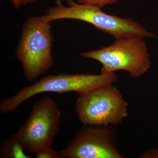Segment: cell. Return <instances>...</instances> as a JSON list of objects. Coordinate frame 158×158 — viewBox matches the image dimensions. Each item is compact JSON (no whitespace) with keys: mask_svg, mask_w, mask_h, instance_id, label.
<instances>
[{"mask_svg":"<svg viewBox=\"0 0 158 158\" xmlns=\"http://www.w3.org/2000/svg\"><path fill=\"white\" fill-rule=\"evenodd\" d=\"M56 0V6L41 16L47 23L62 19L82 21L92 25L99 31L110 34L115 40L125 38L157 37L139 23L130 18L118 17L107 14L95 6L77 3L73 0Z\"/></svg>","mask_w":158,"mask_h":158,"instance_id":"obj_1","label":"cell"},{"mask_svg":"<svg viewBox=\"0 0 158 158\" xmlns=\"http://www.w3.org/2000/svg\"><path fill=\"white\" fill-rule=\"evenodd\" d=\"M117 80L118 77L115 73L50 75L33 85L24 87L13 96L2 100L0 113L4 115L11 113L23 102L40 94L74 92L79 96L98 86L114 84Z\"/></svg>","mask_w":158,"mask_h":158,"instance_id":"obj_2","label":"cell"},{"mask_svg":"<svg viewBox=\"0 0 158 158\" xmlns=\"http://www.w3.org/2000/svg\"><path fill=\"white\" fill-rule=\"evenodd\" d=\"M53 40L50 23L44 21L41 16L29 18L24 23L15 56L29 81H35L53 65Z\"/></svg>","mask_w":158,"mask_h":158,"instance_id":"obj_3","label":"cell"},{"mask_svg":"<svg viewBox=\"0 0 158 158\" xmlns=\"http://www.w3.org/2000/svg\"><path fill=\"white\" fill-rule=\"evenodd\" d=\"M128 107L119 89L106 84L79 95L74 108L84 125L108 126L121 123L128 115Z\"/></svg>","mask_w":158,"mask_h":158,"instance_id":"obj_4","label":"cell"},{"mask_svg":"<svg viewBox=\"0 0 158 158\" xmlns=\"http://www.w3.org/2000/svg\"><path fill=\"white\" fill-rule=\"evenodd\" d=\"M81 56L101 63V73L123 70L132 78H137L147 73L151 67L147 44L143 38L117 40L109 46L83 52Z\"/></svg>","mask_w":158,"mask_h":158,"instance_id":"obj_5","label":"cell"},{"mask_svg":"<svg viewBox=\"0 0 158 158\" xmlns=\"http://www.w3.org/2000/svg\"><path fill=\"white\" fill-rule=\"evenodd\" d=\"M61 114L56 102L50 97L34 103L27 119L12 136L24 150L35 153L51 147L59 134Z\"/></svg>","mask_w":158,"mask_h":158,"instance_id":"obj_6","label":"cell"},{"mask_svg":"<svg viewBox=\"0 0 158 158\" xmlns=\"http://www.w3.org/2000/svg\"><path fill=\"white\" fill-rule=\"evenodd\" d=\"M115 136L111 126L84 125L59 152L61 158H124L116 147Z\"/></svg>","mask_w":158,"mask_h":158,"instance_id":"obj_7","label":"cell"},{"mask_svg":"<svg viewBox=\"0 0 158 158\" xmlns=\"http://www.w3.org/2000/svg\"><path fill=\"white\" fill-rule=\"evenodd\" d=\"M23 148L13 136L4 140L0 148V157L2 158H31L24 152Z\"/></svg>","mask_w":158,"mask_h":158,"instance_id":"obj_8","label":"cell"},{"mask_svg":"<svg viewBox=\"0 0 158 158\" xmlns=\"http://www.w3.org/2000/svg\"><path fill=\"white\" fill-rule=\"evenodd\" d=\"M80 4H85L102 9L105 6L115 4L120 0H77Z\"/></svg>","mask_w":158,"mask_h":158,"instance_id":"obj_9","label":"cell"},{"mask_svg":"<svg viewBox=\"0 0 158 158\" xmlns=\"http://www.w3.org/2000/svg\"><path fill=\"white\" fill-rule=\"evenodd\" d=\"M37 158H61L60 152H58L51 147L40 150L34 153Z\"/></svg>","mask_w":158,"mask_h":158,"instance_id":"obj_10","label":"cell"},{"mask_svg":"<svg viewBox=\"0 0 158 158\" xmlns=\"http://www.w3.org/2000/svg\"><path fill=\"white\" fill-rule=\"evenodd\" d=\"M140 158H158V149L153 148L148 150L139 156Z\"/></svg>","mask_w":158,"mask_h":158,"instance_id":"obj_11","label":"cell"},{"mask_svg":"<svg viewBox=\"0 0 158 158\" xmlns=\"http://www.w3.org/2000/svg\"><path fill=\"white\" fill-rule=\"evenodd\" d=\"M11 1L12 4L14 5L15 9H19L22 5V0H11Z\"/></svg>","mask_w":158,"mask_h":158,"instance_id":"obj_12","label":"cell"},{"mask_svg":"<svg viewBox=\"0 0 158 158\" xmlns=\"http://www.w3.org/2000/svg\"><path fill=\"white\" fill-rule=\"evenodd\" d=\"M36 0H22V5H26L28 3L34 2Z\"/></svg>","mask_w":158,"mask_h":158,"instance_id":"obj_13","label":"cell"}]
</instances>
